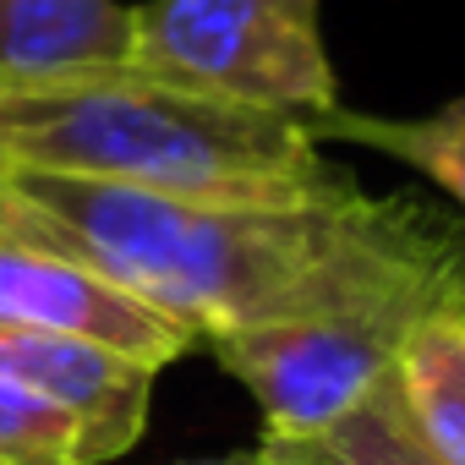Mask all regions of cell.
I'll list each match as a JSON object with an SVG mask.
<instances>
[{"mask_svg": "<svg viewBox=\"0 0 465 465\" xmlns=\"http://www.w3.org/2000/svg\"><path fill=\"white\" fill-rule=\"evenodd\" d=\"M0 230L83 258L192 329L197 345L334 312L465 307V236L351 181L307 197H159L0 170Z\"/></svg>", "mask_w": 465, "mask_h": 465, "instance_id": "obj_1", "label": "cell"}, {"mask_svg": "<svg viewBox=\"0 0 465 465\" xmlns=\"http://www.w3.org/2000/svg\"><path fill=\"white\" fill-rule=\"evenodd\" d=\"M0 170L159 197H307L334 181L307 121L186 94L132 66L0 83Z\"/></svg>", "mask_w": 465, "mask_h": 465, "instance_id": "obj_2", "label": "cell"}, {"mask_svg": "<svg viewBox=\"0 0 465 465\" xmlns=\"http://www.w3.org/2000/svg\"><path fill=\"white\" fill-rule=\"evenodd\" d=\"M126 66L186 94L296 121L340 110L323 0H148L132 6Z\"/></svg>", "mask_w": 465, "mask_h": 465, "instance_id": "obj_3", "label": "cell"}, {"mask_svg": "<svg viewBox=\"0 0 465 465\" xmlns=\"http://www.w3.org/2000/svg\"><path fill=\"white\" fill-rule=\"evenodd\" d=\"M421 318L405 312H334L208 340L219 367L269 416V438H312L351 416L378 383L394 378L400 345Z\"/></svg>", "mask_w": 465, "mask_h": 465, "instance_id": "obj_4", "label": "cell"}, {"mask_svg": "<svg viewBox=\"0 0 465 465\" xmlns=\"http://www.w3.org/2000/svg\"><path fill=\"white\" fill-rule=\"evenodd\" d=\"M0 323L88 340V345H104L148 372L170 367L175 356H186L197 345L192 329H181L159 307L137 302L110 274L88 269L83 258H72L50 242L17 236V230H0Z\"/></svg>", "mask_w": 465, "mask_h": 465, "instance_id": "obj_5", "label": "cell"}, {"mask_svg": "<svg viewBox=\"0 0 465 465\" xmlns=\"http://www.w3.org/2000/svg\"><path fill=\"white\" fill-rule=\"evenodd\" d=\"M0 378L34 389L39 400L72 416L83 438V465H104L126 454L148 427L153 372L88 340L0 323Z\"/></svg>", "mask_w": 465, "mask_h": 465, "instance_id": "obj_6", "label": "cell"}, {"mask_svg": "<svg viewBox=\"0 0 465 465\" xmlns=\"http://www.w3.org/2000/svg\"><path fill=\"white\" fill-rule=\"evenodd\" d=\"M132 6L121 0H0V83H45L126 66Z\"/></svg>", "mask_w": 465, "mask_h": 465, "instance_id": "obj_7", "label": "cell"}, {"mask_svg": "<svg viewBox=\"0 0 465 465\" xmlns=\"http://www.w3.org/2000/svg\"><path fill=\"white\" fill-rule=\"evenodd\" d=\"M394 389L416 438L443 465H465V307H443L411 329L394 361Z\"/></svg>", "mask_w": 465, "mask_h": 465, "instance_id": "obj_8", "label": "cell"}, {"mask_svg": "<svg viewBox=\"0 0 465 465\" xmlns=\"http://www.w3.org/2000/svg\"><path fill=\"white\" fill-rule=\"evenodd\" d=\"M312 137H340V143H361L378 148L400 164H411L416 175H427L438 192H449L465 208V94L427 110V115H351V110H329L318 121H307Z\"/></svg>", "mask_w": 465, "mask_h": 465, "instance_id": "obj_9", "label": "cell"}, {"mask_svg": "<svg viewBox=\"0 0 465 465\" xmlns=\"http://www.w3.org/2000/svg\"><path fill=\"white\" fill-rule=\"evenodd\" d=\"M263 465H443L411 427L394 378L312 438H263Z\"/></svg>", "mask_w": 465, "mask_h": 465, "instance_id": "obj_10", "label": "cell"}, {"mask_svg": "<svg viewBox=\"0 0 465 465\" xmlns=\"http://www.w3.org/2000/svg\"><path fill=\"white\" fill-rule=\"evenodd\" d=\"M0 465H83L72 416L12 378H0Z\"/></svg>", "mask_w": 465, "mask_h": 465, "instance_id": "obj_11", "label": "cell"}, {"mask_svg": "<svg viewBox=\"0 0 465 465\" xmlns=\"http://www.w3.org/2000/svg\"><path fill=\"white\" fill-rule=\"evenodd\" d=\"M213 465H263L258 454H247V460H213Z\"/></svg>", "mask_w": 465, "mask_h": 465, "instance_id": "obj_12", "label": "cell"}]
</instances>
